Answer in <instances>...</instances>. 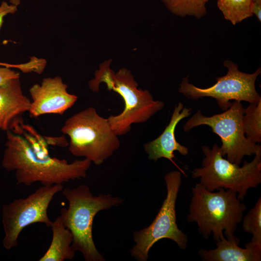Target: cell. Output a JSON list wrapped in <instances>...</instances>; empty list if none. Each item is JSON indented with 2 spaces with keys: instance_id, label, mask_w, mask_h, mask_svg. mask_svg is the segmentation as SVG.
<instances>
[{
  "instance_id": "obj_17",
  "label": "cell",
  "mask_w": 261,
  "mask_h": 261,
  "mask_svg": "<svg viewBox=\"0 0 261 261\" xmlns=\"http://www.w3.org/2000/svg\"><path fill=\"white\" fill-rule=\"evenodd\" d=\"M242 124L246 137L254 143L261 142V101L244 108Z\"/></svg>"
},
{
  "instance_id": "obj_21",
  "label": "cell",
  "mask_w": 261,
  "mask_h": 261,
  "mask_svg": "<svg viewBox=\"0 0 261 261\" xmlns=\"http://www.w3.org/2000/svg\"><path fill=\"white\" fill-rule=\"evenodd\" d=\"M17 11V6L9 4L5 1H2L0 5V28L3 22L4 17L8 14H14ZM2 63L0 62V66H2Z\"/></svg>"
},
{
  "instance_id": "obj_16",
  "label": "cell",
  "mask_w": 261,
  "mask_h": 261,
  "mask_svg": "<svg viewBox=\"0 0 261 261\" xmlns=\"http://www.w3.org/2000/svg\"><path fill=\"white\" fill-rule=\"evenodd\" d=\"M253 0H218L224 17L233 25L253 15Z\"/></svg>"
},
{
  "instance_id": "obj_6",
  "label": "cell",
  "mask_w": 261,
  "mask_h": 261,
  "mask_svg": "<svg viewBox=\"0 0 261 261\" xmlns=\"http://www.w3.org/2000/svg\"><path fill=\"white\" fill-rule=\"evenodd\" d=\"M202 150L204 155L202 166L193 170L192 177L199 178L200 183L208 190L229 189L236 192L242 201L249 188L261 183V152L255 155L250 162L245 160L240 167L224 159L217 144L212 148L204 145Z\"/></svg>"
},
{
  "instance_id": "obj_12",
  "label": "cell",
  "mask_w": 261,
  "mask_h": 261,
  "mask_svg": "<svg viewBox=\"0 0 261 261\" xmlns=\"http://www.w3.org/2000/svg\"><path fill=\"white\" fill-rule=\"evenodd\" d=\"M191 108L184 107L183 104L179 102L176 104L170 121L162 133L154 140L146 143L144 149L148 154L149 160L156 162L160 158H165L173 162L182 174L186 175L174 161L175 158L174 152L178 151L181 155L186 156L188 154V149L179 144L175 136V130L179 122L189 116Z\"/></svg>"
},
{
  "instance_id": "obj_10",
  "label": "cell",
  "mask_w": 261,
  "mask_h": 261,
  "mask_svg": "<svg viewBox=\"0 0 261 261\" xmlns=\"http://www.w3.org/2000/svg\"><path fill=\"white\" fill-rule=\"evenodd\" d=\"M63 188L62 184L43 185L25 198L15 199L3 205L1 212L5 233L3 246L6 249L17 246L20 233L28 226L41 223L50 227L52 221L48 216V208L54 196Z\"/></svg>"
},
{
  "instance_id": "obj_15",
  "label": "cell",
  "mask_w": 261,
  "mask_h": 261,
  "mask_svg": "<svg viewBox=\"0 0 261 261\" xmlns=\"http://www.w3.org/2000/svg\"><path fill=\"white\" fill-rule=\"evenodd\" d=\"M50 227L52 238L50 245L39 261H64L71 260L75 256L72 247V236L63 224L60 216L52 222Z\"/></svg>"
},
{
  "instance_id": "obj_7",
  "label": "cell",
  "mask_w": 261,
  "mask_h": 261,
  "mask_svg": "<svg viewBox=\"0 0 261 261\" xmlns=\"http://www.w3.org/2000/svg\"><path fill=\"white\" fill-rule=\"evenodd\" d=\"M167 195L157 216L147 227L133 234L135 246L130 254L138 261H146L152 246L163 238L171 239L182 249L187 247L188 236L176 223L175 204L181 184V172L174 171L164 176Z\"/></svg>"
},
{
  "instance_id": "obj_3",
  "label": "cell",
  "mask_w": 261,
  "mask_h": 261,
  "mask_svg": "<svg viewBox=\"0 0 261 261\" xmlns=\"http://www.w3.org/2000/svg\"><path fill=\"white\" fill-rule=\"evenodd\" d=\"M61 192L69 206L61 209L60 216L63 224L72 233L73 250L81 252L86 261H104L93 241V219L100 211L118 206L124 200L109 193H100L95 196L86 185L75 188H66Z\"/></svg>"
},
{
  "instance_id": "obj_18",
  "label": "cell",
  "mask_w": 261,
  "mask_h": 261,
  "mask_svg": "<svg viewBox=\"0 0 261 261\" xmlns=\"http://www.w3.org/2000/svg\"><path fill=\"white\" fill-rule=\"evenodd\" d=\"M173 14L181 17L193 16L200 18L207 12L206 4L209 0H161Z\"/></svg>"
},
{
  "instance_id": "obj_11",
  "label": "cell",
  "mask_w": 261,
  "mask_h": 261,
  "mask_svg": "<svg viewBox=\"0 0 261 261\" xmlns=\"http://www.w3.org/2000/svg\"><path fill=\"white\" fill-rule=\"evenodd\" d=\"M67 89V85L59 76L45 78L40 85H33L29 89L32 100L29 111L30 116L37 117L47 114H64L78 99L68 93Z\"/></svg>"
},
{
  "instance_id": "obj_13",
  "label": "cell",
  "mask_w": 261,
  "mask_h": 261,
  "mask_svg": "<svg viewBox=\"0 0 261 261\" xmlns=\"http://www.w3.org/2000/svg\"><path fill=\"white\" fill-rule=\"evenodd\" d=\"M19 78L0 86V130H12L23 122V114L30 109L31 101L24 95Z\"/></svg>"
},
{
  "instance_id": "obj_4",
  "label": "cell",
  "mask_w": 261,
  "mask_h": 261,
  "mask_svg": "<svg viewBox=\"0 0 261 261\" xmlns=\"http://www.w3.org/2000/svg\"><path fill=\"white\" fill-rule=\"evenodd\" d=\"M192 194L187 220L197 223L199 232L206 239L212 234L219 241L224 237L223 232L227 239L233 237L246 209L237 193L223 188L210 191L199 182L192 188Z\"/></svg>"
},
{
  "instance_id": "obj_9",
  "label": "cell",
  "mask_w": 261,
  "mask_h": 261,
  "mask_svg": "<svg viewBox=\"0 0 261 261\" xmlns=\"http://www.w3.org/2000/svg\"><path fill=\"white\" fill-rule=\"evenodd\" d=\"M224 66L228 69L226 74L216 78L217 82L212 86L197 87L190 83L187 77L180 84L178 91L193 100L213 98L223 111L230 107L232 100L258 104L261 97L256 89L255 82L261 74V67L252 73H247L240 71L237 65L231 60H225Z\"/></svg>"
},
{
  "instance_id": "obj_14",
  "label": "cell",
  "mask_w": 261,
  "mask_h": 261,
  "mask_svg": "<svg viewBox=\"0 0 261 261\" xmlns=\"http://www.w3.org/2000/svg\"><path fill=\"white\" fill-rule=\"evenodd\" d=\"M240 239L234 236L216 242L217 247L209 250L201 249L198 254L204 261H260L261 245L250 241L245 248L239 246Z\"/></svg>"
},
{
  "instance_id": "obj_8",
  "label": "cell",
  "mask_w": 261,
  "mask_h": 261,
  "mask_svg": "<svg viewBox=\"0 0 261 261\" xmlns=\"http://www.w3.org/2000/svg\"><path fill=\"white\" fill-rule=\"evenodd\" d=\"M244 108L241 102L234 101L227 110L212 116H204L199 110L185 123L184 131L188 132L200 125L208 126L221 139V155L239 165L245 156L261 152V145L252 142L245 135L242 124Z\"/></svg>"
},
{
  "instance_id": "obj_22",
  "label": "cell",
  "mask_w": 261,
  "mask_h": 261,
  "mask_svg": "<svg viewBox=\"0 0 261 261\" xmlns=\"http://www.w3.org/2000/svg\"><path fill=\"white\" fill-rule=\"evenodd\" d=\"M252 13L257 17L258 20L261 21V0L253 1L252 6Z\"/></svg>"
},
{
  "instance_id": "obj_24",
  "label": "cell",
  "mask_w": 261,
  "mask_h": 261,
  "mask_svg": "<svg viewBox=\"0 0 261 261\" xmlns=\"http://www.w3.org/2000/svg\"><path fill=\"white\" fill-rule=\"evenodd\" d=\"M254 0H253V1H254Z\"/></svg>"
},
{
  "instance_id": "obj_1",
  "label": "cell",
  "mask_w": 261,
  "mask_h": 261,
  "mask_svg": "<svg viewBox=\"0 0 261 261\" xmlns=\"http://www.w3.org/2000/svg\"><path fill=\"white\" fill-rule=\"evenodd\" d=\"M6 138L2 166L8 171L15 172L17 184L62 185L85 177L90 167L91 162L86 159L68 163L51 157L45 147L33 143L25 136L21 127L14 132L6 131Z\"/></svg>"
},
{
  "instance_id": "obj_23",
  "label": "cell",
  "mask_w": 261,
  "mask_h": 261,
  "mask_svg": "<svg viewBox=\"0 0 261 261\" xmlns=\"http://www.w3.org/2000/svg\"><path fill=\"white\" fill-rule=\"evenodd\" d=\"M11 4L18 6L20 3V0H9Z\"/></svg>"
},
{
  "instance_id": "obj_20",
  "label": "cell",
  "mask_w": 261,
  "mask_h": 261,
  "mask_svg": "<svg viewBox=\"0 0 261 261\" xmlns=\"http://www.w3.org/2000/svg\"><path fill=\"white\" fill-rule=\"evenodd\" d=\"M19 73L6 67H0V86L13 78H19Z\"/></svg>"
},
{
  "instance_id": "obj_5",
  "label": "cell",
  "mask_w": 261,
  "mask_h": 261,
  "mask_svg": "<svg viewBox=\"0 0 261 261\" xmlns=\"http://www.w3.org/2000/svg\"><path fill=\"white\" fill-rule=\"evenodd\" d=\"M61 131L70 138L69 150L96 165L102 164L120 147L118 136L107 118L89 107L67 118Z\"/></svg>"
},
{
  "instance_id": "obj_2",
  "label": "cell",
  "mask_w": 261,
  "mask_h": 261,
  "mask_svg": "<svg viewBox=\"0 0 261 261\" xmlns=\"http://www.w3.org/2000/svg\"><path fill=\"white\" fill-rule=\"evenodd\" d=\"M109 65V61L102 64L88 85L93 91L98 92L100 84L103 82L108 90L118 93L122 98L125 103L124 110L120 114L111 115L107 118L113 130L117 136H121L130 130L132 124L148 120L163 109L164 103L154 100L147 90L138 88V84L130 71L122 68L115 72Z\"/></svg>"
},
{
  "instance_id": "obj_19",
  "label": "cell",
  "mask_w": 261,
  "mask_h": 261,
  "mask_svg": "<svg viewBox=\"0 0 261 261\" xmlns=\"http://www.w3.org/2000/svg\"><path fill=\"white\" fill-rule=\"evenodd\" d=\"M243 230L252 235L251 242L261 245V198L242 218Z\"/></svg>"
}]
</instances>
